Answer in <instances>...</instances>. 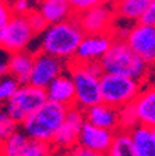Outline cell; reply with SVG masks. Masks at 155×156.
Returning a JSON list of instances; mask_svg holds the SVG:
<instances>
[{"label":"cell","mask_w":155,"mask_h":156,"mask_svg":"<svg viewBox=\"0 0 155 156\" xmlns=\"http://www.w3.org/2000/svg\"><path fill=\"white\" fill-rule=\"evenodd\" d=\"M85 34L78 23L77 17L55 25H49L41 35L39 52L60 58L66 63L74 60L78 46Z\"/></svg>","instance_id":"cell-1"},{"label":"cell","mask_w":155,"mask_h":156,"mask_svg":"<svg viewBox=\"0 0 155 156\" xmlns=\"http://www.w3.org/2000/svg\"><path fill=\"white\" fill-rule=\"evenodd\" d=\"M67 71L76 88V106L87 110L95 105L102 103L101 77L103 70L99 63H68Z\"/></svg>","instance_id":"cell-2"},{"label":"cell","mask_w":155,"mask_h":156,"mask_svg":"<svg viewBox=\"0 0 155 156\" xmlns=\"http://www.w3.org/2000/svg\"><path fill=\"white\" fill-rule=\"evenodd\" d=\"M99 64L106 74L123 75L140 82L144 81L149 73V64L133 52L123 39H115Z\"/></svg>","instance_id":"cell-3"},{"label":"cell","mask_w":155,"mask_h":156,"mask_svg":"<svg viewBox=\"0 0 155 156\" xmlns=\"http://www.w3.org/2000/svg\"><path fill=\"white\" fill-rule=\"evenodd\" d=\"M67 110L68 107L48 101L21 124V128L29 140L52 144L56 133L65 123Z\"/></svg>","instance_id":"cell-4"},{"label":"cell","mask_w":155,"mask_h":156,"mask_svg":"<svg viewBox=\"0 0 155 156\" xmlns=\"http://www.w3.org/2000/svg\"><path fill=\"white\" fill-rule=\"evenodd\" d=\"M142 82L127 78L123 75L106 74L101 77V92L102 102L116 109H123L134 103L140 92L142 91Z\"/></svg>","instance_id":"cell-5"},{"label":"cell","mask_w":155,"mask_h":156,"mask_svg":"<svg viewBox=\"0 0 155 156\" xmlns=\"http://www.w3.org/2000/svg\"><path fill=\"white\" fill-rule=\"evenodd\" d=\"M46 102H48V96L45 89L27 84L21 85L17 94L11 99L4 102L3 109L16 123L21 126L31 114L39 110Z\"/></svg>","instance_id":"cell-6"},{"label":"cell","mask_w":155,"mask_h":156,"mask_svg":"<svg viewBox=\"0 0 155 156\" xmlns=\"http://www.w3.org/2000/svg\"><path fill=\"white\" fill-rule=\"evenodd\" d=\"M35 35L27 16H13L6 27L0 28L2 49L9 55L24 52Z\"/></svg>","instance_id":"cell-7"},{"label":"cell","mask_w":155,"mask_h":156,"mask_svg":"<svg viewBox=\"0 0 155 156\" xmlns=\"http://www.w3.org/2000/svg\"><path fill=\"white\" fill-rule=\"evenodd\" d=\"M85 35H103L113 31V25L117 18L115 3L105 2L83 14L76 16Z\"/></svg>","instance_id":"cell-8"},{"label":"cell","mask_w":155,"mask_h":156,"mask_svg":"<svg viewBox=\"0 0 155 156\" xmlns=\"http://www.w3.org/2000/svg\"><path fill=\"white\" fill-rule=\"evenodd\" d=\"M68 63L50 55L38 52L34 57V67L29 84L41 89H46L57 77L67 71Z\"/></svg>","instance_id":"cell-9"},{"label":"cell","mask_w":155,"mask_h":156,"mask_svg":"<svg viewBox=\"0 0 155 156\" xmlns=\"http://www.w3.org/2000/svg\"><path fill=\"white\" fill-rule=\"evenodd\" d=\"M124 42L149 66L155 63V27L136 23L126 31Z\"/></svg>","instance_id":"cell-10"},{"label":"cell","mask_w":155,"mask_h":156,"mask_svg":"<svg viewBox=\"0 0 155 156\" xmlns=\"http://www.w3.org/2000/svg\"><path fill=\"white\" fill-rule=\"evenodd\" d=\"M85 124V113L77 106L68 107L67 116H66L65 123L61 124L59 131L56 133L55 138L52 141V145L55 149L70 151L78 145V138H80L83 126Z\"/></svg>","instance_id":"cell-11"},{"label":"cell","mask_w":155,"mask_h":156,"mask_svg":"<svg viewBox=\"0 0 155 156\" xmlns=\"http://www.w3.org/2000/svg\"><path fill=\"white\" fill-rule=\"evenodd\" d=\"M115 39L112 34L103 35H85L78 46L74 60L78 63H99L108 53Z\"/></svg>","instance_id":"cell-12"},{"label":"cell","mask_w":155,"mask_h":156,"mask_svg":"<svg viewBox=\"0 0 155 156\" xmlns=\"http://www.w3.org/2000/svg\"><path fill=\"white\" fill-rule=\"evenodd\" d=\"M115 135L116 133L113 131L103 130V128H99L85 121L81 130L80 138H78V145L84 146L90 151H94L102 156H106L113 144Z\"/></svg>","instance_id":"cell-13"},{"label":"cell","mask_w":155,"mask_h":156,"mask_svg":"<svg viewBox=\"0 0 155 156\" xmlns=\"http://www.w3.org/2000/svg\"><path fill=\"white\" fill-rule=\"evenodd\" d=\"M85 113V121L92 126H97L103 130H109L113 133L120 131V110L106 103H99L90 107Z\"/></svg>","instance_id":"cell-14"},{"label":"cell","mask_w":155,"mask_h":156,"mask_svg":"<svg viewBox=\"0 0 155 156\" xmlns=\"http://www.w3.org/2000/svg\"><path fill=\"white\" fill-rule=\"evenodd\" d=\"M45 91L49 102L63 105L66 107L76 106V88L68 71L56 78Z\"/></svg>","instance_id":"cell-15"},{"label":"cell","mask_w":155,"mask_h":156,"mask_svg":"<svg viewBox=\"0 0 155 156\" xmlns=\"http://www.w3.org/2000/svg\"><path fill=\"white\" fill-rule=\"evenodd\" d=\"M36 9L42 14L48 25L65 23L76 17L68 0H42L38 3Z\"/></svg>","instance_id":"cell-16"},{"label":"cell","mask_w":155,"mask_h":156,"mask_svg":"<svg viewBox=\"0 0 155 156\" xmlns=\"http://www.w3.org/2000/svg\"><path fill=\"white\" fill-rule=\"evenodd\" d=\"M140 126L155 128V87L149 85L142 89L133 103Z\"/></svg>","instance_id":"cell-17"},{"label":"cell","mask_w":155,"mask_h":156,"mask_svg":"<svg viewBox=\"0 0 155 156\" xmlns=\"http://www.w3.org/2000/svg\"><path fill=\"white\" fill-rule=\"evenodd\" d=\"M35 55L28 50L9 55V75L16 78L21 85L29 84Z\"/></svg>","instance_id":"cell-18"},{"label":"cell","mask_w":155,"mask_h":156,"mask_svg":"<svg viewBox=\"0 0 155 156\" xmlns=\"http://www.w3.org/2000/svg\"><path fill=\"white\" fill-rule=\"evenodd\" d=\"M138 156H155V128L138 126L130 131Z\"/></svg>","instance_id":"cell-19"},{"label":"cell","mask_w":155,"mask_h":156,"mask_svg":"<svg viewBox=\"0 0 155 156\" xmlns=\"http://www.w3.org/2000/svg\"><path fill=\"white\" fill-rule=\"evenodd\" d=\"M152 0H119L115 3L117 18L140 23Z\"/></svg>","instance_id":"cell-20"},{"label":"cell","mask_w":155,"mask_h":156,"mask_svg":"<svg viewBox=\"0 0 155 156\" xmlns=\"http://www.w3.org/2000/svg\"><path fill=\"white\" fill-rule=\"evenodd\" d=\"M106 156H138L133 144L130 131H117Z\"/></svg>","instance_id":"cell-21"},{"label":"cell","mask_w":155,"mask_h":156,"mask_svg":"<svg viewBox=\"0 0 155 156\" xmlns=\"http://www.w3.org/2000/svg\"><path fill=\"white\" fill-rule=\"evenodd\" d=\"M29 138L24 131H17L2 144V153L7 156H23Z\"/></svg>","instance_id":"cell-22"},{"label":"cell","mask_w":155,"mask_h":156,"mask_svg":"<svg viewBox=\"0 0 155 156\" xmlns=\"http://www.w3.org/2000/svg\"><path fill=\"white\" fill-rule=\"evenodd\" d=\"M138 126H140V121L133 103L120 109V130L131 131Z\"/></svg>","instance_id":"cell-23"},{"label":"cell","mask_w":155,"mask_h":156,"mask_svg":"<svg viewBox=\"0 0 155 156\" xmlns=\"http://www.w3.org/2000/svg\"><path fill=\"white\" fill-rule=\"evenodd\" d=\"M53 145L49 142H42V141L29 140L23 156H52L53 155Z\"/></svg>","instance_id":"cell-24"},{"label":"cell","mask_w":155,"mask_h":156,"mask_svg":"<svg viewBox=\"0 0 155 156\" xmlns=\"http://www.w3.org/2000/svg\"><path fill=\"white\" fill-rule=\"evenodd\" d=\"M20 88H21V84L11 75L2 77V82H0V99H2V102L4 103L9 99H11Z\"/></svg>","instance_id":"cell-25"},{"label":"cell","mask_w":155,"mask_h":156,"mask_svg":"<svg viewBox=\"0 0 155 156\" xmlns=\"http://www.w3.org/2000/svg\"><path fill=\"white\" fill-rule=\"evenodd\" d=\"M18 123L11 119V117L7 114V112L4 109H2V113H0V138H2V142L6 141L10 135H13L14 133L18 131Z\"/></svg>","instance_id":"cell-26"},{"label":"cell","mask_w":155,"mask_h":156,"mask_svg":"<svg viewBox=\"0 0 155 156\" xmlns=\"http://www.w3.org/2000/svg\"><path fill=\"white\" fill-rule=\"evenodd\" d=\"M27 18H28L29 24H31L34 32H35L36 35H42V34L46 31V28L49 27L48 23L45 21V18L42 17V14L38 11V9L32 10V11L27 16Z\"/></svg>","instance_id":"cell-27"},{"label":"cell","mask_w":155,"mask_h":156,"mask_svg":"<svg viewBox=\"0 0 155 156\" xmlns=\"http://www.w3.org/2000/svg\"><path fill=\"white\" fill-rule=\"evenodd\" d=\"M14 16H28L34 9L31 0H7Z\"/></svg>","instance_id":"cell-28"},{"label":"cell","mask_w":155,"mask_h":156,"mask_svg":"<svg viewBox=\"0 0 155 156\" xmlns=\"http://www.w3.org/2000/svg\"><path fill=\"white\" fill-rule=\"evenodd\" d=\"M68 2H70L73 10H74V14L78 16V14H83L85 11H88V10L105 3L108 0H68Z\"/></svg>","instance_id":"cell-29"},{"label":"cell","mask_w":155,"mask_h":156,"mask_svg":"<svg viewBox=\"0 0 155 156\" xmlns=\"http://www.w3.org/2000/svg\"><path fill=\"white\" fill-rule=\"evenodd\" d=\"M13 16L14 14L11 11V9H10L7 0H2V3H0V28L6 27Z\"/></svg>","instance_id":"cell-30"},{"label":"cell","mask_w":155,"mask_h":156,"mask_svg":"<svg viewBox=\"0 0 155 156\" xmlns=\"http://www.w3.org/2000/svg\"><path fill=\"white\" fill-rule=\"evenodd\" d=\"M140 23L155 27V0H152V3L149 4L148 10H147L146 14L142 16V18H141V21H140Z\"/></svg>","instance_id":"cell-31"},{"label":"cell","mask_w":155,"mask_h":156,"mask_svg":"<svg viewBox=\"0 0 155 156\" xmlns=\"http://www.w3.org/2000/svg\"><path fill=\"white\" fill-rule=\"evenodd\" d=\"M68 155L70 156H102L99 153L87 149V148H84V146H81V145H76L74 148H71L68 151Z\"/></svg>","instance_id":"cell-32"},{"label":"cell","mask_w":155,"mask_h":156,"mask_svg":"<svg viewBox=\"0 0 155 156\" xmlns=\"http://www.w3.org/2000/svg\"><path fill=\"white\" fill-rule=\"evenodd\" d=\"M0 74L2 77L9 75V53H4L2 57V63H0Z\"/></svg>","instance_id":"cell-33"},{"label":"cell","mask_w":155,"mask_h":156,"mask_svg":"<svg viewBox=\"0 0 155 156\" xmlns=\"http://www.w3.org/2000/svg\"><path fill=\"white\" fill-rule=\"evenodd\" d=\"M52 156H70V155H68V151L55 149V151H53V155H52Z\"/></svg>","instance_id":"cell-34"},{"label":"cell","mask_w":155,"mask_h":156,"mask_svg":"<svg viewBox=\"0 0 155 156\" xmlns=\"http://www.w3.org/2000/svg\"><path fill=\"white\" fill-rule=\"evenodd\" d=\"M109 2H112V3H116V2H119V0H109Z\"/></svg>","instance_id":"cell-35"},{"label":"cell","mask_w":155,"mask_h":156,"mask_svg":"<svg viewBox=\"0 0 155 156\" xmlns=\"http://www.w3.org/2000/svg\"><path fill=\"white\" fill-rule=\"evenodd\" d=\"M152 66H154V71H155V63H154V64H152Z\"/></svg>","instance_id":"cell-36"},{"label":"cell","mask_w":155,"mask_h":156,"mask_svg":"<svg viewBox=\"0 0 155 156\" xmlns=\"http://www.w3.org/2000/svg\"><path fill=\"white\" fill-rule=\"evenodd\" d=\"M36 2H38V3H39V2H42V0H36Z\"/></svg>","instance_id":"cell-37"},{"label":"cell","mask_w":155,"mask_h":156,"mask_svg":"<svg viewBox=\"0 0 155 156\" xmlns=\"http://www.w3.org/2000/svg\"><path fill=\"white\" fill-rule=\"evenodd\" d=\"M2 156H7V155H3V153H2Z\"/></svg>","instance_id":"cell-38"}]
</instances>
